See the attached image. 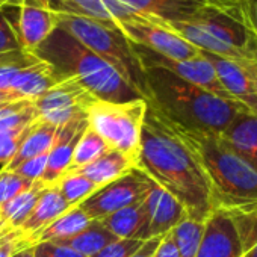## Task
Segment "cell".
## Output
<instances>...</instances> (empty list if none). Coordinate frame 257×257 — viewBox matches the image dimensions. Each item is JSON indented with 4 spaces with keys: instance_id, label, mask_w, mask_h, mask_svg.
<instances>
[{
    "instance_id": "29",
    "label": "cell",
    "mask_w": 257,
    "mask_h": 257,
    "mask_svg": "<svg viewBox=\"0 0 257 257\" xmlns=\"http://www.w3.org/2000/svg\"><path fill=\"white\" fill-rule=\"evenodd\" d=\"M53 185L59 189L61 195L71 207L79 206L83 200H86L92 192L98 189L95 183H92L89 179L74 171L64 173Z\"/></svg>"
},
{
    "instance_id": "40",
    "label": "cell",
    "mask_w": 257,
    "mask_h": 257,
    "mask_svg": "<svg viewBox=\"0 0 257 257\" xmlns=\"http://www.w3.org/2000/svg\"><path fill=\"white\" fill-rule=\"evenodd\" d=\"M245 23L248 29L257 35V0H246V8H245Z\"/></svg>"
},
{
    "instance_id": "14",
    "label": "cell",
    "mask_w": 257,
    "mask_h": 257,
    "mask_svg": "<svg viewBox=\"0 0 257 257\" xmlns=\"http://www.w3.org/2000/svg\"><path fill=\"white\" fill-rule=\"evenodd\" d=\"M17 34L22 50L35 55V50L58 28L59 17L40 0H19Z\"/></svg>"
},
{
    "instance_id": "11",
    "label": "cell",
    "mask_w": 257,
    "mask_h": 257,
    "mask_svg": "<svg viewBox=\"0 0 257 257\" xmlns=\"http://www.w3.org/2000/svg\"><path fill=\"white\" fill-rule=\"evenodd\" d=\"M94 98L76 79L67 77L34 100L38 118L56 127L86 113Z\"/></svg>"
},
{
    "instance_id": "35",
    "label": "cell",
    "mask_w": 257,
    "mask_h": 257,
    "mask_svg": "<svg viewBox=\"0 0 257 257\" xmlns=\"http://www.w3.org/2000/svg\"><path fill=\"white\" fill-rule=\"evenodd\" d=\"M144 242L146 240L140 239H118L104 246L92 257H132L143 246Z\"/></svg>"
},
{
    "instance_id": "43",
    "label": "cell",
    "mask_w": 257,
    "mask_h": 257,
    "mask_svg": "<svg viewBox=\"0 0 257 257\" xmlns=\"http://www.w3.org/2000/svg\"><path fill=\"white\" fill-rule=\"evenodd\" d=\"M11 257H35V243H26V245H23Z\"/></svg>"
},
{
    "instance_id": "19",
    "label": "cell",
    "mask_w": 257,
    "mask_h": 257,
    "mask_svg": "<svg viewBox=\"0 0 257 257\" xmlns=\"http://www.w3.org/2000/svg\"><path fill=\"white\" fill-rule=\"evenodd\" d=\"M228 147L257 173V115L243 112L221 134Z\"/></svg>"
},
{
    "instance_id": "18",
    "label": "cell",
    "mask_w": 257,
    "mask_h": 257,
    "mask_svg": "<svg viewBox=\"0 0 257 257\" xmlns=\"http://www.w3.org/2000/svg\"><path fill=\"white\" fill-rule=\"evenodd\" d=\"M71 206L65 201V198L61 195L59 189L52 185L44 189L41 197L38 198L32 213L29 218L17 228V231L31 243H35V237L55 219L62 216L65 212H68Z\"/></svg>"
},
{
    "instance_id": "33",
    "label": "cell",
    "mask_w": 257,
    "mask_h": 257,
    "mask_svg": "<svg viewBox=\"0 0 257 257\" xmlns=\"http://www.w3.org/2000/svg\"><path fill=\"white\" fill-rule=\"evenodd\" d=\"M7 7L0 10V56L22 50L17 26L5 13Z\"/></svg>"
},
{
    "instance_id": "34",
    "label": "cell",
    "mask_w": 257,
    "mask_h": 257,
    "mask_svg": "<svg viewBox=\"0 0 257 257\" xmlns=\"http://www.w3.org/2000/svg\"><path fill=\"white\" fill-rule=\"evenodd\" d=\"M29 131V125L22 131H10V132H0V165L5 168L11 159L19 152L23 140L26 138Z\"/></svg>"
},
{
    "instance_id": "7",
    "label": "cell",
    "mask_w": 257,
    "mask_h": 257,
    "mask_svg": "<svg viewBox=\"0 0 257 257\" xmlns=\"http://www.w3.org/2000/svg\"><path fill=\"white\" fill-rule=\"evenodd\" d=\"M243 14L210 7L189 22L165 23L201 52L243 62L252 56L251 32Z\"/></svg>"
},
{
    "instance_id": "28",
    "label": "cell",
    "mask_w": 257,
    "mask_h": 257,
    "mask_svg": "<svg viewBox=\"0 0 257 257\" xmlns=\"http://www.w3.org/2000/svg\"><path fill=\"white\" fill-rule=\"evenodd\" d=\"M38 119L34 100H19L0 107V132L22 131Z\"/></svg>"
},
{
    "instance_id": "30",
    "label": "cell",
    "mask_w": 257,
    "mask_h": 257,
    "mask_svg": "<svg viewBox=\"0 0 257 257\" xmlns=\"http://www.w3.org/2000/svg\"><path fill=\"white\" fill-rule=\"evenodd\" d=\"M204 230V221L192 219V218H185L182 222H179L173 230L171 234L174 237L176 246H177V254L179 257H195L200 240L203 236Z\"/></svg>"
},
{
    "instance_id": "37",
    "label": "cell",
    "mask_w": 257,
    "mask_h": 257,
    "mask_svg": "<svg viewBox=\"0 0 257 257\" xmlns=\"http://www.w3.org/2000/svg\"><path fill=\"white\" fill-rule=\"evenodd\" d=\"M35 257H85V255L62 243L40 242L35 245Z\"/></svg>"
},
{
    "instance_id": "25",
    "label": "cell",
    "mask_w": 257,
    "mask_h": 257,
    "mask_svg": "<svg viewBox=\"0 0 257 257\" xmlns=\"http://www.w3.org/2000/svg\"><path fill=\"white\" fill-rule=\"evenodd\" d=\"M115 240H118V237L113 233H110L101 224V221L92 219L82 231H79L77 234H74L65 240L56 242V243L67 245L85 257H92L98 251H101L104 246H107L109 243H112Z\"/></svg>"
},
{
    "instance_id": "8",
    "label": "cell",
    "mask_w": 257,
    "mask_h": 257,
    "mask_svg": "<svg viewBox=\"0 0 257 257\" xmlns=\"http://www.w3.org/2000/svg\"><path fill=\"white\" fill-rule=\"evenodd\" d=\"M146 110V98L127 103L94 100L86 110V116L89 127L109 149L128 156L137 164Z\"/></svg>"
},
{
    "instance_id": "1",
    "label": "cell",
    "mask_w": 257,
    "mask_h": 257,
    "mask_svg": "<svg viewBox=\"0 0 257 257\" xmlns=\"http://www.w3.org/2000/svg\"><path fill=\"white\" fill-rule=\"evenodd\" d=\"M137 170L170 192L192 219L204 221L213 210L204 173L170 121L147 101Z\"/></svg>"
},
{
    "instance_id": "23",
    "label": "cell",
    "mask_w": 257,
    "mask_h": 257,
    "mask_svg": "<svg viewBox=\"0 0 257 257\" xmlns=\"http://www.w3.org/2000/svg\"><path fill=\"white\" fill-rule=\"evenodd\" d=\"M58 132V127L46 122L43 119H35L31 125H29V131L26 138L23 140L19 152L16 153V156L11 159V162L5 167V170L8 171H14L20 164L26 162L31 158H35L44 152H49L55 137Z\"/></svg>"
},
{
    "instance_id": "6",
    "label": "cell",
    "mask_w": 257,
    "mask_h": 257,
    "mask_svg": "<svg viewBox=\"0 0 257 257\" xmlns=\"http://www.w3.org/2000/svg\"><path fill=\"white\" fill-rule=\"evenodd\" d=\"M58 26L73 35L91 52L106 61L143 98L149 100L146 71L138 59L134 43L116 28L94 19L58 14Z\"/></svg>"
},
{
    "instance_id": "16",
    "label": "cell",
    "mask_w": 257,
    "mask_h": 257,
    "mask_svg": "<svg viewBox=\"0 0 257 257\" xmlns=\"http://www.w3.org/2000/svg\"><path fill=\"white\" fill-rule=\"evenodd\" d=\"M195 257H242V248L231 218L224 210H212Z\"/></svg>"
},
{
    "instance_id": "15",
    "label": "cell",
    "mask_w": 257,
    "mask_h": 257,
    "mask_svg": "<svg viewBox=\"0 0 257 257\" xmlns=\"http://www.w3.org/2000/svg\"><path fill=\"white\" fill-rule=\"evenodd\" d=\"M88 127L89 122L86 113H82L58 127L55 141L49 152L46 171L40 180L43 185H53L70 168L77 143L80 141L82 135L85 134Z\"/></svg>"
},
{
    "instance_id": "2",
    "label": "cell",
    "mask_w": 257,
    "mask_h": 257,
    "mask_svg": "<svg viewBox=\"0 0 257 257\" xmlns=\"http://www.w3.org/2000/svg\"><path fill=\"white\" fill-rule=\"evenodd\" d=\"M149 100L164 116L192 131L221 135L231 121L246 112L240 104L221 98L173 73L146 67Z\"/></svg>"
},
{
    "instance_id": "46",
    "label": "cell",
    "mask_w": 257,
    "mask_h": 257,
    "mask_svg": "<svg viewBox=\"0 0 257 257\" xmlns=\"http://www.w3.org/2000/svg\"><path fill=\"white\" fill-rule=\"evenodd\" d=\"M0 239H2V234H0Z\"/></svg>"
},
{
    "instance_id": "42",
    "label": "cell",
    "mask_w": 257,
    "mask_h": 257,
    "mask_svg": "<svg viewBox=\"0 0 257 257\" xmlns=\"http://www.w3.org/2000/svg\"><path fill=\"white\" fill-rule=\"evenodd\" d=\"M251 49H252V56H251L248 61H243V65H245V68L248 70V73H249V76L252 77L254 85H255V88H257V50L252 47V44H251Z\"/></svg>"
},
{
    "instance_id": "39",
    "label": "cell",
    "mask_w": 257,
    "mask_h": 257,
    "mask_svg": "<svg viewBox=\"0 0 257 257\" xmlns=\"http://www.w3.org/2000/svg\"><path fill=\"white\" fill-rule=\"evenodd\" d=\"M153 257H179L177 246H176V242H174V237H173L171 231L167 233L162 237V240H161V243H159V246H158Z\"/></svg>"
},
{
    "instance_id": "38",
    "label": "cell",
    "mask_w": 257,
    "mask_h": 257,
    "mask_svg": "<svg viewBox=\"0 0 257 257\" xmlns=\"http://www.w3.org/2000/svg\"><path fill=\"white\" fill-rule=\"evenodd\" d=\"M0 234H2V239H0V257H11L19 248H22L26 243H31L17 230Z\"/></svg>"
},
{
    "instance_id": "4",
    "label": "cell",
    "mask_w": 257,
    "mask_h": 257,
    "mask_svg": "<svg viewBox=\"0 0 257 257\" xmlns=\"http://www.w3.org/2000/svg\"><path fill=\"white\" fill-rule=\"evenodd\" d=\"M35 56L64 77L76 79L97 100L127 103L143 98L113 67L59 26L35 50Z\"/></svg>"
},
{
    "instance_id": "9",
    "label": "cell",
    "mask_w": 257,
    "mask_h": 257,
    "mask_svg": "<svg viewBox=\"0 0 257 257\" xmlns=\"http://www.w3.org/2000/svg\"><path fill=\"white\" fill-rule=\"evenodd\" d=\"M121 31L128 40L155 53L171 59H192L200 56V50L183 40L164 20L153 17H132L113 23H103Z\"/></svg>"
},
{
    "instance_id": "12",
    "label": "cell",
    "mask_w": 257,
    "mask_h": 257,
    "mask_svg": "<svg viewBox=\"0 0 257 257\" xmlns=\"http://www.w3.org/2000/svg\"><path fill=\"white\" fill-rule=\"evenodd\" d=\"M134 49H135V53L144 68L146 67L164 68V70L173 73L174 76H177L192 85H197L221 98L231 100L228 97V94L225 92V89L222 88V85L219 83L212 64L201 55V52H200V56H197V58L179 61V59H171V58L162 56L159 53H155V52H152L140 44H135V43H134Z\"/></svg>"
},
{
    "instance_id": "31",
    "label": "cell",
    "mask_w": 257,
    "mask_h": 257,
    "mask_svg": "<svg viewBox=\"0 0 257 257\" xmlns=\"http://www.w3.org/2000/svg\"><path fill=\"white\" fill-rule=\"evenodd\" d=\"M109 150L107 144L92 131L91 127H88L85 134L82 135L80 141L77 143V147L73 155V161L68 170H76L83 165H88L98 159L103 153ZM67 170V171H68Z\"/></svg>"
},
{
    "instance_id": "24",
    "label": "cell",
    "mask_w": 257,
    "mask_h": 257,
    "mask_svg": "<svg viewBox=\"0 0 257 257\" xmlns=\"http://www.w3.org/2000/svg\"><path fill=\"white\" fill-rule=\"evenodd\" d=\"M46 188L41 182H35L31 189L19 194L0 207V233L17 230L29 218Z\"/></svg>"
},
{
    "instance_id": "5",
    "label": "cell",
    "mask_w": 257,
    "mask_h": 257,
    "mask_svg": "<svg viewBox=\"0 0 257 257\" xmlns=\"http://www.w3.org/2000/svg\"><path fill=\"white\" fill-rule=\"evenodd\" d=\"M56 14L80 16L100 23H113L132 17H153L164 22H189L216 7L243 14L246 0H40Z\"/></svg>"
},
{
    "instance_id": "20",
    "label": "cell",
    "mask_w": 257,
    "mask_h": 257,
    "mask_svg": "<svg viewBox=\"0 0 257 257\" xmlns=\"http://www.w3.org/2000/svg\"><path fill=\"white\" fill-rule=\"evenodd\" d=\"M64 79L67 77L59 74L49 62L40 59L35 64L19 70L13 76L8 88L19 92L23 98L35 100Z\"/></svg>"
},
{
    "instance_id": "32",
    "label": "cell",
    "mask_w": 257,
    "mask_h": 257,
    "mask_svg": "<svg viewBox=\"0 0 257 257\" xmlns=\"http://www.w3.org/2000/svg\"><path fill=\"white\" fill-rule=\"evenodd\" d=\"M35 182H29L19 176L14 171H8L2 168L0 171V207H2L7 201L13 200L19 194L31 189Z\"/></svg>"
},
{
    "instance_id": "45",
    "label": "cell",
    "mask_w": 257,
    "mask_h": 257,
    "mask_svg": "<svg viewBox=\"0 0 257 257\" xmlns=\"http://www.w3.org/2000/svg\"><path fill=\"white\" fill-rule=\"evenodd\" d=\"M251 32V31H249ZM251 44H252V47L257 50V35H254L252 32H251Z\"/></svg>"
},
{
    "instance_id": "26",
    "label": "cell",
    "mask_w": 257,
    "mask_h": 257,
    "mask_svg": "<svg viewBox=\"0 0 257 257\" xmlns=\"http://www.w3.org/2000/svg\"><path fill=\"white\" fill-rule=\"evenodd\" d=\"M92 219L83 213L77 206L71 207L68 212H65L62 216L55 219L50 225H47L37 237L35 245L40 242H61L65 240L79 231H82Z\"/></svg>"
},
{
    "instance_id": "36",
    "label": "cell",
    "mask_w": 257,
    "mask_h": 257,
    "mask_svg": "<svg viewBox=\"0 0 257 257\" xmlns=\"http://www.w3.org/2000/svg\"><path fill=\"white\" fill-rule=\"evenodd\" d=\"M49 152H44V153H41L35 158H31L26 162L20 164L14 170V173H17L19 176H22L23 179H26L29 182H40L44 171H46V167H47Z\"/></svg>"
},
{
    "instance_id": "21",
    "label": "cell",
    "mask_w": 257,
    "mask_h": 257,
    "mask_svg": "<svg viewBox=\"0 0 257 257\" xmlns=\"http://www.w3.org/2000/svg\"><path fill=\"white\" fill-rule=\"evenodd\" d=\"M101 224L118 239H140L147 240L149 213L144 198L132 206L119 209L103 219Z\"/></svg>"
},
{
    "instance_id": "27",
    "label": "cell",
    "mask_w": 257,
    "mask_h": 257,
    "mask_svg": "<svg viewBox=\"0 0 257 257\" xmlns=\"http://www.w3.org/2000/svg\"><path fill=\"white\" fill-rule=\"evenodd\" d=\"M237 231L242 257H257V203L227 212Z\"/></svg>"
},
{
    "instance_id": "22",
    "label": "cell",
    "mask_w": 257,
    "mask_h": 257,
    "mask_svg": "<svg viewBox=\"0 0 257 257\" xmlns=\"http://www.w3.org/2000/svg\"><path fill=\"white\" fill-rule=\"evenodd\" d=\"M135 168H137V164L134 159H131L128 156L116 150L109 149L94 162L83 165L80 168H76V170H68V171H74V173L85 176L86 179H89L92 183H95L100 188L116 180L118 177L127 174L128 171H132Z\"/></svg>"
},
{
    "instance_id": "17",
    "label": "cell",
    "mask_w": 257,
    "mask_h": 257,
    "mask_svg": "<svg viewBox=\"0 0 257 257\" xmlns=\"http://www.w3.org/2000/svg\"><path fill=\"white\" fill-rule=\"evenodd\" d=\"M144 203L149 213L147 239L165 236L179 222L188 218L182 203L155 182L147 191Z\"/></svg>"
},
{
    "instance_id": "41",
    "label": "cell",
    "mask_w": 257,
    "mask_h": 257,
    "mask_svg": "<svg viewBox=\"0 0 257 257\" xmlns=\"http://www.w3.org/2000/svg\"><path fill=\"white\" fill-rule=\"evenodd\" d=\"M162 237H164V236H162ZM162 237H152V239H147V240L143 243V246H141L132 257H153L155 252H156V249H158V246H159V243H161V240H162Z\"/></svg>"
},
{
    "instance_id": "10",
    "label": "cell",
    "mask_w": 257,
    "mask_h": 257,
    "mask_svg": "<svg viewBox=\"0 0 257 257\" xmlns=\"http://www.w3.org/2000/svg\"><path fill=\"white\" fill-rule=\"evenodd\" d=\"M153 180L140 170H132L116 180L100 186L77 207L91 219H103L104 216L141 201Z\"/></svg>"
},
{
    "instance_id": "44",
    "label": "cell",
    "mask_w": 257,
    "mask_h": 257,
    "mask_svg": "<svg viewBox=\"0 0 257 257\" xmlns=\"http://www.w3.org/2000/svg\"><path fill=\"white\" fill-rule=\"evenodd\" d=\"M17 4H19V0H0V10L10 5H17Z\"/></svg>"
},
{
    "instance_id": "13",
    "label": "cell",
    "mask_w": 257,
    "mask_h": 257,
    "mask_svg": "<svg viewBox=\"0 0 257 257\" xmlns=\"http://www.w3.org/2000/svg\"><path fill=\"white\" fill-rule=\"evenodd\" d=\"M201 55L212 64L218 80L228 97L240 104L246 112L257 115V88L243 62L206 52H201Z\"/></svg>"
},
{
    "instance_id": "3",
    "label": "cell",
    "mask_w": 257,
    "mask_h": 257,
    "mask_svg": "<svg viewBox=\"0 0 257 257\" xmlns=\"http://www.w3.org/2000/svg\"><path fill=\"white\" fill-rule=\"evenodd\" d=\"M170 124L200 164L210 189L213 210L228 212L257 203V173L221 135L192 131L173 121Z\"/></svg>"
}]
</instances>
